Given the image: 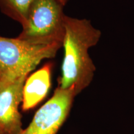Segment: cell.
I'll return each instance as SVG.
<instances>
[{
    "label": "cell",
    "mask_w": 134,
    "mask_h": 134,
    "mask_svg": "<svg viewBox=\"0 0 134 134\" xmlns=\"http://www.w3.org/2000/svg\"><path fill=\"white\" fill-rule=\"evenodd\" d=\"M64 27V57L58 87L72 90L76 96L93 80L96 68L88 50L98 42L101 33L88 20L67 16Z\"/></svg>",
    "instance_id": "6da1fadb"
},
{
    "label": "cell",
    "mask_w": 134,
    "mask_h": 134,
    "mask_svg": "<svg viewBox=\"0 0 134 134\" xmlns=\"http://www.w3.org/2000/svg\"><path fill=\"white\" fill-rule=\"evenodd\" d=\"M63 7L58 0H35L18 38L34 44L63 46Z\"/></svg>",
    "instance_id": "7a4b0ae2"
},
{
    "label": "cell",
    "mask_w": 134,
    "mask_h": 134,
    "mask_svg": "<svg viewBox=\"0 0 134 134\" xmlns=\"http://www.w3.org/2000/svg\"><path fill=\"white\" fill-rule=\"evenodd\" d=\"M62 47L34 44L19 38L0 36V78L16 79L27 76L42 60L54 57Z\"/></svg>",
    "instance_id": "3957f363"
},
{
    "label": "cell",
    "mask_w": 134,
    "mask_h": 134,
    "mask_svg": "<svg viewBox=\"0 0 134 134\" xmlns=\"http://www.w3.org/2000/svg\"><path fill=\"white\" fill-rule=\"evenodd\" d=\"M75 96L72 90L57 87L52 97L36 112L21 134H57L70 113Z\"/></svg>",
    "instance_id": "277c9868"
},
{
    "label": "cell",
    "mask_w": 134,
    "mask_h": 134,
    "mask_svg": "<svg viewBox=\"0 0 134 134\" xmlns=\"http://www.w3.org/2000/svg\"><path fill=\"white\" fill-rule=\"evenodd\" d=\"M27 77L0 78V130L6 134H21L23 130L19 106Z\"/></svg>",
    "instance_id": "5b68a950"
},
{
    "label": "cell",
    "mask_w": 134,
    "mask_h": 134,
    "mask_svg": "<svg viewBox=\"0 0 134 134\" xmlns=\"http://www.w3.org/2000/svg\"><path fill=\"white\" fill-rule=\"evenodd\" d=\"M51 85V66L46 65L32 74L25 81L22 109L28 110L36 106L47 94Z\"/></svg>",
    "instance_id": "8992f818"
},
{
    "label": "cell",
    "mask_w": 134,
    "mask_h": 134,
    "mask_svg": "<svg viewBox=\"0 0 134 134\" xmlns=\"http://www.w3.org/2000/svg\"><path fill=\"white\" fill-rule=\"evenodd\" d=\"M35 0H0V9L4 14L19 21L23 25Z\"/></svg>",
    "instance_id": "52a82bcc"
},
{
    "label": "cell",
    "mask_w": 134,
    "mask_h": 134,
    "mask_svg": "<svg viewBox=\"0 0 134 134\" xmlns=\"http://www.w3.org/2000/svg\"><path fill=\"white\" fill-rule=\"evenodd\" d=\"M58 1H59L61 4H62L63 6H65V5L68 3V1H69V0H58Z\"/></svg>",
    "instance_id": "ba28073f"
},
{
    "label": "cell",
    "mask_w": 134,
    "mask_h": 134,
    "mask_svg": "<svg viewBox=\"0 0 134 134\" xmlns=\"http://www.w3.org/2000/svg\"><path fill=\"white\" fill-rule=\"evenodd\" d=\"M0 134H6V133H5L4 132H3L2 131V130H0Z\"/></svg>",
    "instance_id": "9c48e42d"
}]
</instances>
